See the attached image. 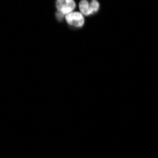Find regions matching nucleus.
<instances>
[{"label": "nucleus", "instance_id": "obj_1", "mask_svg": "<svg viewBox=\"0 0 158 158\" xmlns=\"http://www.w3.org/2000/svg\"><path fill=\"white\" fill-rule=\"evenodd\" d=\"M80 12H81L84 16H89L96 13L99 9V3L97 0H92L89 3L87 0H81L79 4Z\"/></svg>", "mask_w": 158, "mask_h": 158}, {"label": "nucleus", "instance_id": "obj_2", "mask_svg": "<svg viewBox=\"0 0 158 158\" xmlns=\"http://www.w3.org/2000/svg\"><path fill=\"white\" fill-rule=\"evenodd\" d=\"M64 19L70 26L76 27H81L84 25V15L80 11H72L66 14Z\"/></svg>", "mask_w": 158, "mask_h": 158}, {"label": "nucleus", "instance_id": "obj_3", "mask_svg": "<svg viewBox=\"0 0 158 158\" xmlns=\"http://www.w3.org/2000/svg\"><path fill=\"white\" fill-rule=\"evenodd\" d=\"M56 8L58 11L66 15L75 10L76 3L74 0H56Z\"/></svg>", "mask_w": 158, "mask_h": 158}, {"label": "nucleus", "instance_id": "obj_4", "mask_svg": "<svg viewBox=\"0 0 158 158\" xmlns=\"http://www.w3.org/2000/svg\"><path fill=\"white\" fill-rule=\"evenodd\" d=\"M56 17H57V19L61 21L63 17H65V15H64V14H63L62 12H60V11H57V13H56Z\"/></svg>", "mask_w": 158, "mask_h": 158}]
</instances>
